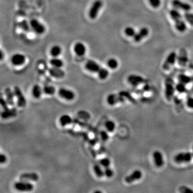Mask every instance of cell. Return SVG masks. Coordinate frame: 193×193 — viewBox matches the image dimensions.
Segmentation results:
<instances>
[{
	"label": "cell",
	"instance_id": "20",
	"mask_svg": "<svg viewBox=\"0 0 193 193\" xmlns=\"http://www.w3.org/2000/svg\"><path fill=\"white\" fill-rule=\"evenodd\" d=\"M149 33V31L148 28L142 27L139 32L136 33V35L134 36V40L136 42L141 41L144 38L146 37L148 35Z\"/></svg>",
	"mask_w": 193,
	"mask_h": 193
},
{
	"label": "cell",
	"instance_id": "6",
	"mask_svg": "<svg viewBox=\"0 0 193 193\" xmlns=\"http://www.w3.org/2000/svg\"><path fill=\"white\" fill-rule=\"evenodd\" d=\"M30 24L32 30L38 35H42L46 31V27L44 25L36 19L31 20Z\"/></svg>",
	"mask_w": 193,
	"mask_h": 193
},
{
	"label": "cell",
	"instance_id": "31",
	"mask_svg": "<svg viewBox=\"0 0 193 193\" xmlns=\"http://www.w3.org/2000/svg\"><path fill=\"white\" fill-rule=\"evenodd\" d=\"M93 171L98 178H102L104 176V170L103 171L100 166L98 164L93 166Z\"/></svg>",
	"mask_w": 193,
	"mask_h": 193
},
{
	"label": "cell",
	"instance_id": "13",
	"mask_svg": "<svg viewBox=\"0 0 193 193\" xmlns=\"http://www.w3.org/2000/svg\"><path fill=\"white\" fill-rule=\"evenodd\" d=\"M126 99L119 94H110L107 97V102L109 105L113 106L118 103H124Z\"/></svg>",
	"mask_w": 193,
	"mask_h": 193
},
{
	"label": "cell",
	"instance_id": "37",
	"mask_svg": "<svg viewBox=\"0 0 193 193\" xmlns=\"http://www.w3.org/2000/svg\"><path fill=\"white\" fill-rule=\"evenodd\" d=\"M114 175V171L109 167L105 168L104 170V176L108 178H112Z\"/></svg>",
	"mask_w": 193,
	"mask_h": 193
},
{
	"label": "cell",
	"instance_id": "34",
	"mask_svg": "<svg viewBox=\"0 0 193 193\" xmlns=\"http://www.w3.org/2000/svg\"><path fill=\"white\" fill-rule=\"evenodd\" d=\"M107 64L109 68H111L112 69H115L118 67L119 63L116 59H115L114 58H111L107 61Z\"/></svg>",
	"mask_w": 193,
	"mask_h": 193
},
{
	"label": "cell",
	"instance_id": "18",
	"mask_svg": "<svg viewBox=\"0 0 193 193\" xmlns=\"http://www.w3.org/2000/svg\"><path fill=\"white\" fill-rule=\"evenodd\" d=\"M61 68H56V67H52L51 68H50L49 70L50 75L57 79L62 78L65 76V72Z\"/></svg>",
	"mask_w": 193,
	"mask_h": 193
},
{
	"label": "cell",
	"instance_id": "11",
	"mask_svg": "<svg viewBox=\"0 0 193 193\" xmlns=\"http://www.w3.org/2000/svg\"><path fill=\"white\" fill-rule=\"evenodd\" d=\"M172 5L174 9L177 10H181L185 11H189L191 10V5L187 3L183 2L180 0H173Z\"/></svg>",
	"mask_w": 193,
	"mask_h": 193
},
{
	"label": "cell",
	"instance_id": "41",
	"mask_svg": "<svg viewBox=\"0 0 193 193\" xmlns=\"http://www.w3.org/2000/svg\"><path fill=\"white\" fill-rule=\"evenodd\" d=\"M20 27L23 30H24V31H28L29 30H30V24L29 23L27 22V21H25V20H24V21H22V22L20 23Z\"/></svg>",
	"mask_w": 193,
	"mask_h": 193
},
{
	"label": "cell",
	"instance_id": "27",
	"mask_svg": "<svg viewBox=\"0 0 193 193\" xmlns=\"http://www.w3.org/2000/svg\"><path fill=\"white\" fill-rule=\"evenodd\" d=\"M62 53V49L59 46L54 45L51 48L50 54L53 57H58Z\"/></svg>",
	"mask_w": 193,
	"mask_h": 193
},
{
	"label": "cell",
	"instance_id": "49",
	"mask_svg": "<svg viewBox=\"0 0 193 193\" xmlns=\"http://www.w3.org/2000/svg\"><path fill=\"white\" fill-rule=\"evenodd\" d=\"M94 193H101V191H95Z\"/></svg>",
	"mask_w": 193,
	"mask_h": 193
},
{
	"label": "cell",
	"instance_id": "19",
	"mask_svg": "<svg viewBox=\"0 0 193 193\" xmlns=\"http://www.w3.org/2000/svg\"><path fill=\"white\" fill-rule=\"evenodd\" d=\"M20 180L27 181H37L39 179V176L37 173L35 172L31 173H24L21 174L20 176Z\"/></svg>",
	"mask_w": 193,
	"mask_h": 193
},
{
	"label": "cell",
	"instance_id": "15",
	"mask_svg": "<svg viewBox=\"0 0 193 193\" xmlns=\"http://www.w3.org/2000/svg\"><path fill=\"white\" fill-rule=\"evenodd\" d=\"M25 56L21 53H16L11 58V62L15 66H22L25 63Z\"/></svg>",
	"mask_w": 193,
	"mask_h": 193
},
{
	"label": "cell",
	"instance_id": "7",
	"mask_svg": "<svg viewBox=\"0 0 193 193\" xmlns=\"http://www.w3.org/2000/svg\"><path fill=\"white\" fill-rule=\"evenodd\" d=\"M177 59V55L176 52H171L170 54L168 55L167 57H166V60L163 65V69L165 71H167L171 69V67L173 66Z\"/></svg>",
	"mask_w": 193,
	"mask_h": 193
},
{
	"label": "cell",
	"instance_id": "23",
	"mask_svg": "<svg viewBox=\"0 0 193 193\" xmlns=\"http://www.w3.org/2000/svg\"><path fill=\"white\" fill-rule=\"evenodd\" d=\"M17 115V111L15 109H4L1 113V117L3 119H10L15 117Z\"/></svg>",
	"mask_w": 193,
	"mask_h": 193
},
{
	"label": "cell",
	"instance_id": "1",
	"mask_svg": "<svg viewBox=\"0 0 193 193\" xmlns=\"http://www.w3.org/2000/svg\"><path fill=\"white\" fill-rule=\"evenodd\" d=\"M170 15L171 18L174 21L176 29L179 32H185L187 29V25L182 20L180 13L177 9H174L170 11Z\"/></svg>",
	"mask_w": 193,
	"mask_h": 193
},
{
	"label": "cell",
	"instance_id": "28",
	"mask_svg": "<svg viewBox=\"0 0 193 193\" xmlns=\"http://www.w3.org/2000/svg\"><path fill=\"white\" fill-rule=\"evenodd\" d=\"M179 82H180L185 84H189L191 81V78L188 75L183 74H180L178 76Z\"/></svg>",
	"mask_w": 193,
	"mask_h": 193
},
{
	"label": "cell",
	"instance_id": "46",
	"mask_svg": "<svg viewBox=\"0 0 193 193\" xmlns=\"http://www.w3.org/2000/svg\"><path fill=\"white\" fill-rule=\"evenodd\" d=\"M7 161V158L4 154H1L0 155V162L1 164L5 163Z\"/></svg>",
	"mask_w": 193,
	"mask_h": 193
},
{
	"label": "cell",
	"instance_id": "30",
	"mask_svg": "<svg viewBox=\"0 0 193 193\" xmlns=\"http://www.w3.org/2000/svg\"><path fill=\"white\" fill-rule=\"evenodd\" d=\"M97 73H98V77L102 80L106 79L109 75V70L105 68H100V69H99Z\"/></svg>",
	"mask_w": 193,
	"mask_h": 193
},
{
	"label": "cell",
	"instance_id": "43",
	"mask_svg": "<svg viewBox=\"0 0 193 193\" xmlns=\"http://www.w3.org/2000/svg\"><path fill=\"white\" fill-rule=\"evenodd\" d=\"M180 191L183 193H193V190L186 186H182L180 188Z\"/></svg>",
	"mask_w": 193,
	"mask_h": 193
},
{
	"label": "cell",
	"instance_id": "14",
	"mask_svg": "<svg viewBox=\"0 0 193 193\" xmlns=\"http://www.w3.org/2000/svg\"><path fill=\"white\" fill-rule=\"evenodd\" d=\"M142 177V172L140 170H136L133 171L129 176H127L124 179V180L127 183H131L141 179Z\"/></svg>",
	"mask_w": 193,
	"mask_h": 193
},
{
	"label": "cell",
	"instance_id": "12",
	"mask_svg": "<svg viewBox=\"0 0 193 193\" xmlns=\"http://www.w3.org/2000/svg\"><path fill=\"white\" fill-rule=\"evenodd\" d=\"M178 63L181 67H185L188 61L187 52L185 48H181L180 50L179 55L177 57Z\"/></svg>",
	"mask_w": 193,
	"mask_h": 193
},
{
	"label": "cell",
	"instance_id": "22",
	"mask_svg": "<svg viewBox=\"0 0 193 193\" xmlns=\"http://www.w3.org/2000/svg\"><path fill=\"white\" fill-rule=\"evenodd\" d=\"M5 93L6 98L5 100H7L8 105L10 106L14 105V97L15 96L14 92L10 88L7 87L5 90Z\"/></svg>",
	"mask_w": 193,
	"mask_h": 193
},
{
	"label": "cell",
	"instance_id": "36",
	"mask_svg": "<svg viewBox=\"0 0 193 193\" xmlns=\"http://www.w3.org/2000/svg\"><path fill=\"white\" fill-rule=\"evenodd\" d=\"M124 32L126 35L130 37H134L136 33L135 30L132 27H126L124 30Z\"/></svg>",
	"mask_w": 193,
	"mask_h": 193
},
{
	"label": "cell",
	"instance_id": "26",
	"mask_svg": "<svg viewBox=\"0 0 193 193\" xmlns=\"http://www.w3.org/2000/svg\"><path fill=\"white\" fill-rule=\"evenodd\" d=\"M50 64L53 67L62 68L63 66V62L57 57H53L50 60Z\"/></svg>",
	"mask_w": 193,
	"mask_h": 193
},
{
	"label": "cell",
	"instance_id": "29",
	"mask_svg": "<svg viewBox=\"0 0 193 193\" xmlns=\"http://www.w3.org/2000/svg\"><path fill=\"white\" fill-rule=\"evenodd\" d=\"M119 95L123 96L125 99L128 100L129 101L133 103H136V100L134 99V97L131 96V94L126 91H121L119 93Z\"/></svg>",
	"mask_w": 193,
	"mask_h": 193
},
{
	"label": "cell",
	"instance_id": "38",
	"mask_svg": "<svg viewBox=\"0 0 193 193\" xmlns=\"http://www.w3.org/2000/svg\"><path fill=\"white\" fill-rule=\"evenodd\" d=\"M100 164L102 165L104 168H106L109 167L111 165V161L108 158H104L100 159Z\"/></svg>",
	"mask_w": 193,
	"mask_h": 193
},
{
	"label": "cell",
	"instance_id": "8",
	"mask_svg": "<svg viewBox=\"0 0 193 193\" xmlns=\"http://www.w3.org/2000/svg\"><path fill=\"white\" fill-rule=\"evenodd\" d=\"M14 94L17 98V104L20 107H24L26 105V100L21 90L18 87H15L14 89Z\"/></svg>",
	"mask_w": 193,
	"mask_h": 193
},
{
	"label": "cell",
	"instance_id": "21",
	"mask_svg": "<svg viewBox=\"0 0 193 193\" xmlns=\"http://www.w3.org/2000/svg\"><path fill=\"white\" fill-rule=\"evenodd\" d=\"M74 51L75 54L79 56L82 57L83 56L87 51V48L84 44L82 42H77L74 47Z\"/></svg>",
	"mask_w": 193,
	"mask_h": 193
},
{
	"label": "cell",
	"instance_id": "40",
	"mask_svg": "<svg viewBox=\"0 0 193 193\" xmlns=\"http://www.w3.org/2000/svg\"><path fill=\"white\" fill-rule=\"evenodd\" d=\"M100 136L102 141L106 142L109 139V135L105 130H101L100 132Z\"/></svg>",
	"mask_w": 193,
	"mask_h": 193
},
{
	"label": "cell",
	"instance_id": "2",
	"mask_svg": "<svg viewBox=\"0 0 193 193\" xmlns=\"http://www.w3.org/2000/svg\"><path fill=\"white\" fill-rule=\"evenodd\" d=\"M165 96L166 99L167 101H171L176 90V87H174V82L172 78L167 77L166 78L165 83Z\"/></svg>",
	"mask_w": 193,
	"mask_h": 193
},
{
	"label": "cell",
	"instance_id": "16",
	"mask_svg": "<svg viewBox=\"0 0 193 193\" xmlns=\"http://www.w3.org/2000/svg\"><path fill=\"white\" fill-rule=\"evenodd\" d=\"M85 68L86 70L91 72H98L101 67L97 62L92 60H89L85 63Z\"/></svg>",
	"mask_w": 193,
	"mask_h": 193
},
{
	"label": "cell",
	"instance_id": "9",
	"mask_svg": "<svg viewBox=\"0 0 193 193\" xmlns=\"http://www.w3.org/2000/svg\"><path fill=\"white\" fill-rule=\"evenodd\" d=\"M127 81L128 83L134 87H137L139 84L147 83V81L146 79H144L143 77L134 74L128 76V77H127Z\"/></svg>",
	"mask_w": 193,
	"mask_h": 193
},
{
	"label": "cell",
	"instance_id": "5",
	"mask_svg": "<svg viewBox=\"0 0 193 193\" xmlns=\"http://www.w3.org/2000/svg\"><path fill=\"white\" fill-rule=\"evenodd\" d=\"M14 187L18 191L25 192L31 191L33 189V185L27 181L21 180L15 182Z\"/></svg>",
	"mask_w": 193,
	"mask_h": 193
},
{
	"label": "cell",
	"instance_id": "17",
	"mask_svg": "<svg viewBox=\"0 0 193 193\" xmlns=\"http://www.w3.org/2000/svg\"><path fill=\"white\" fill-rule=\"evenodd\" d=\"M152 157H153L154 163L157 167H161L163 166L164 164V161L163 156L161 152L159 151H154Z\"/></svg>",
	"mask_w": 193,
	"mask_h": 193
},
{
	"label": "cell",
	"instance_id": "50",
	"mask_svg": "<svg viewBox=\"0 0 193 193\" xmlns=\"http://www.w3.org/2000/svg\"></svg>",
	"mask_w": 193,
	"mask_h": 193
},
{
	"label": "cell",
	"instance_id": "4",
	"mask_svg": "<svg viewBox=\"0 0 193 193\" xmlns=\"http://www.w3.org/2000/svg\"><path fill=\"white\" fill-rule=\"evenodd\" d=\"M193 154L191 152H180L174 157V161L177 164L188 163L193 158Z\"/></svg>",
	"mask_w": 193,
	"mask_h": 193
},
{
	"label": "cell",
	"instance_id": "47",
	"mask_svg": "<svg viewBox=\"0 0 193 193\" xmlns=\"http://www.w3.org/2000/svg\"><path fill=\"white\" fill-rule=\"evenodd\" d=\"M150 89V87H149V85L148 84H146L144 85V87H143L142 90L143 92L148 91Z\"/></svg>",
	"mask_w": 193,
	"mask_h": 193
},
{
	"label": "cell",
	"instance_id": "45",
	"mask_svg": "<svg viewBox=\"0 0 193 193\" xmlns=\"http://www.w3.org/2000/svg\"><path fill=\"white\" fill-rule=\"evenodd\" d=\"M0 103H1V106L4 109H8V104L6 100H5L3 97H1V100H0Z\"/></svg>",
	"mask_w": 193,
	"mask_h": 193
},
{
	"label": "cell",
	"instance_id": "10",
	"mask_svg": "<svg viewBox=\"0 0 193 193\" xmlns=\"http://www.w3.org/2000/svg\"><path fill=\"white\" fill-rule=\"evenodd\" d=\"M58 94L61 98L68 101H72L74 99L75 97V94L74 92L63 87L60 88L59 90Z\"/></svg>",
	"mask_w": 193,
	"mask_h": 193
},
{
	"label": "cell",
	"instance_id": "44",
	"mask_svg": "<svg viewBox=\"0 0 193 193\" xmlns=\"http://www.w3.org/2000/svg\"><path fill=\"white\" fill-rule=\"evenodd\" d=\"M187 106L188 108L193 109V97H189L186 101Z\"/></svg>",
	"mask_w": 193,
	"mask_h": 193
},
{
	"label": "cell",
	"instance_id": "35",
	"mask_svg": "<svg viewBox=\"0 0 193 193\" xmlns=\"http://www.w3.org/2000/svg\"><path fill=\"white\" fill-rule=\"evenodd\" d=\"M175 87H176V90L180 93H185L187 91L186 84H183L180 82H179L178 83L176 84Z\"/></svg>",
	"mask_w": 193,
	"mask_h": 193
},
{
	"label": "cell",
	"instance_id": "39",
	"mask_svg": "<svg viewBox=\"0 0 193 193\" xmlns=\"http://www.w3.org/2000/svg\"><path fill=\"white\" fill-rule=\"evenodd\" d=\"M184 18L191 25L193 26V13H187L184 14Z\"/></svg>",
	"mask_w": 193,
	"mask_h": 193
},
{
	"label": "cell",
	"instance_id": "33",
	"mask_svg": "<svg viewBox=\"0 0 193 193\" xmlns=\"http://www.w3.org/2000/svg\"><path fill=\"white\" fill-rule=\"evenodd\" d=\"M105 128L106 129L107 131L112 133V132L114 131L115 130V124L114 122L112 120H108L105 122Z\"/></svg>",
	"mask_w": 193,
	"mask_h": 193
},
{
	"label": "cell",
	"instance_id": "42",
	"mask_svg": "<svg viewBox=\"0 0 193 193\" xmlns=\"http://www.w3.org/2000/svg\"><path fill=\"white\" fill-rule=\"evenodd\" d=\"M149 2L152 7L157 8L159 7L161 5V0H149Z\"/></svg>",
	"mask_w": 193,
	"mask_h": 193
},
{
	"label": "cell",
	"instance_id": "3",
	"mask_svg": "<svg viewBox=\"0 0 193 193\" xmlns=\"http://www.w3.org/2000/svg\"><path fill=\"white\" fill-rule=\"evenodd\" d=\"M103 5V3L101 0H96L94 2L92 3L88 13L90 19L94 20L96 18L100 10L102 9Z\"/></svg>",
	"mask_w": 193,
	"mask_h": 193
},
{
	"label": "cell",
	"instance_id": "48",
	"mask_svg": "<svg viewBox=\"0 0 193 193\" xmlns=\"http://www.w3.org/2000/svg\"><path fill=\"white\" fill-rule=\"evenodd\" d=\"M3 53L2 51H1V60H2L3 59Z\"/></svg>",
	"mask_w": 193,
	"mask_h": 193
},
{
	"label": "cell",
	"instance_id": "24",
	"mask_svg": "<svg viewBox=\"0 0 193 193\" xmlns=\"http://www.w3.org/2000/svg\"><path fill=\"white\" fill-rule=\"evenodd\" d=\"M72 120L71 116L68 114H63L59 118L60 124L62 127L66 126L72 123Z\"/></svg>",
	"mask_w": 193,
	"mask_h": 193
},
{
	"label": "cell",
	"instance_id": "25",
	"mask_svg": "<svg viewBox=\"0 0 193 193\" xmlns=\"http://www.w3.org/2000/svg\"><path fill=\"white\" fill-rule=\"evenodd\" d=\"M42 91H43V90L39 85L35 84L32 87V96H33V98H35V99H39L41 96Z\"/></svg>",
	"mask_w": 193,
	"mask_h": 193
},
{
	"label": "cell",
	"instance_id": "32",
	"mask_svg": "<svg viewBox=\"0 0 193 193\" xmlns=\"http://www.w3.org/2000/svg\"><path fill=\"white\" fill-rule=\"evenodd\" d=\"M44 93L47 95H53L55 92V88L52 85H45L42 89Z\"/></svg>",
	"mask_w": 193,
	"mask_h": 193
}]
</instances>
